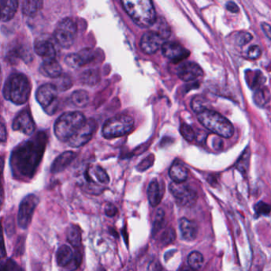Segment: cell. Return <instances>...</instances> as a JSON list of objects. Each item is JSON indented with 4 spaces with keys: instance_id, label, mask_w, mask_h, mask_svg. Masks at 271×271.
<instances>
[{
    "instance_id": "cell-1",
    "label": "cell",
    "mask_w": 271,
    "mask_h": 271,
    "mask_svg": "<svg viewBox=\"0 0 271 271\" xmlns=\"http://www.w3.org/2000/svg\"><path fill=\"white\" fill-rule=\"evenodd\" d=\"M46 140L44 133H39L14 150L11 165L15 178L26 180L33 177L42 158Z\"/></svg>"
},
{
    "instance_id": "cell-2",
    "label": "cell",
    "mask_w": 271,
    "mask_h": 271,
    "mask_svg": "<svg viewBox=\"0 0 271 271\" xmlns=\"http://www.w3.org/2000/svg\"><path fill=\"white\" fill-rule=\"evenodd\" d=\"M122 4L129 17L141 28H148L155 23L156 14L151 1L125 0Z\"/></svg>"
},
{
    "instance_id": "cell-3",
    "label": "cell",
    "mask_w": 271,
    "mask_h": 271,
    "mask_svg": "<svg viewBox=\"0 0 271 271\" xmlns=\"http://www.w3.org/2000/svg\"><path fill=\"white\" fill-rule=\"evenodd\" d=\"M3 93L6 100L22 105L29 100L31 93V84L25 75L14 73L6 81Z\"/></svg>"
},
{
    "instance_id": "cell-4",
    "label": "cell",
    "mask_w": 271,
    "mask_h": 271,
    "mask_svg": "<svg viewBox=\"0 0 271 271\" xmlns=\"http://www.w3.org/2000/svg\"><path fill=\"white\" fill-rule=\"evenodd\" d=\"M86 121L85 116L81 112H66L56 121L54 133L58 140L67 143L81 128Z\"/></svg>"
},
{
    "instance_id": "cell-5",
    "label": "cell",
    "mask_w": 271,
    "mask_h": 271,
    "mask_svg": "<svg viewBox=\"0 0 271 271\" xmlns=\"http://www.w3.org/2000/svg\"><path fill=\"white\" fill-rule=\"evenodd\" d=\"M197 119L205 128L221 137L229 139L234 134V127L230 121L212 110H204L197 114Z\"/></svg>"
},
{
    "instance_id": "cell-6",
    "label": "cell",
    "mask_w": 271,
    "mask_h": 271,
    "mask_svg": "<svg viewBox=\"0 0 271 271\" xmlns=\"http://www.w3.org/2000/svg\"><path fill=\"white\" fill-rule=\"evenodd\" d=\"M133 126L134 119L130 115H118L105 122L101 134L106 140H112L126 136L132 131Z\"/></svg>"
},
{
    "instance_id": "cell-7",
    "label": "cell",
    "mask_w": 271,
    "mask_h": 271,
    "mask_svg": "<svg viewBox=\"0 0 271 271\" xmlns=\"http://www.w3.org/2000/svg\"><path fill=\"white\" fill-rule=\"evenodd\" d=\"M77 25L71 18L59 22L54 31L53 38L62 48L69 49L74 44L77 37Z\"/></svg>"
},
{
    "instance_id": "cell-8",
    "label": "cell",
    "mask_w": 271,
    "mask_h": 271,
    "mask_svg": "<svg viewBox=\"0 0 271 271\" xmlns=\"http://www.w3.org/2000/svg\"><path fill=\"white\" fill-rule=\"evenodd\" d=\"M58 90L53 84H46L37 89L36 99L48 115H52L58 108Z\"/></svg>"
},
{
    "instance_id": "cell-9",
    "label": "cell",
    "mask_w": 271,
    "mask_h": 271,
    "mask_svg": "<svg viewBox=\"0 0 271 271\" xmlns=\"http://www.w3.org/2000/svg\"><path fill=\"white\" fill-rule=\"evenodd\" d=\"M169 190L181 206L193 207L197 202V193L193 188L187 185L172 182L169 186Z\"/></svg>"
},
{
    "instance_id": "cell-10",
    "label": "cell",
    "mask_w": 271,
    "mask_h": 271,
    "mask_svg": "<svg viewBox=\"0 0 271 271\" xmlns=\"http://www.w3.org/2000/svg\"><path fill=\"white\" fill-rule=\"evenodd\" d=\"M38 202V198L33 194L26 196L22 200L18 214V223L21 229H26L30 226L33 212Z\"/></svg>"
},
{
    "instance_id": "cell-11",
    "label": "cell",
    "mask_w": 271,
    "mask_h": 271,
    "mask_svg": "<svg viewBox=\"0 0 271 271\" xmlns=\"http://www.w3.org/2000/svg\"><path fill=\"white\" fill-rule=\"evenodd\" d=\"M97 128V123L94 119H88L78 130L77 133L67 142L68 145L72 147H80L85 145L91 140Z\"/></svg>"
},
{
    "instance_id": "cell-12",
    "label": "cell",
    "mask_w": 271,
    "mask_h": 271,
    "mask_svg": "<svg viewBox=\"0 0 271 271\" xmlns=\"http://www.w3.org/2000/svg\"><path fill=\"white\" fill-rule=\"evenodd\" d=\"M81 259V255L79 253L74 254L69 246H62L58 249L57 252V262L58 265L72 270L80 265Z\"/></svg>"
},
{
    "instance_id": "cell-13",
    "label": "cell",
    "mask_w": 271,
    "mask_h": 271,
    "mask_svg": "<svg viewBox=\"0 0 271 271\" xmlns=\"http://www.w3.org/2000/svg\"><path fill=\"white\" fill-rule=\"evenodd\" d=\"M54 41V38H51L49 36L42 35L37 37L34 42V51L44 61L56 59L57 50Z\"/></svg>"
},
{
    "instance_id": "cell-14",
    "label": "cell",
    "mask_w": 271,
    "mask_h": 271,
    "mask_svg": "<svg viewBox=\"0 0 271 271\" xmlns=\"http://www.w3.org/2000/svg\"><path fill=\"white\" fill-rule=\"evenodd\" d=\"M161 49L164 56L175 63L182 62L190 55V52L176 41H167L162 44Z\"/></svg>"
},
{
    "instance_id": "cell-15",
    "label": "cell",
    "mask_w": 271,
    "mask_h": 271,
    "mask_svg": "<svg viewBox=\"0 0 271 271\" xmlns=\"http://www.w3.org/2000/svg\"><path fill=\"white\" fill-rule=\"evenodd\" d=\"M12 127L17 131H20L27 136H31L35 130V123L33 122L29 110H22L14 119Z\"/></svg>"
},
{
    "instance_id": "cell-16",
    "label": "cell",
    "mask_w": 271,
    "mask_h": 271,
    "mask_svg": "<svg viewBox=\"0 0 271 271\" xmlns=\"http://www.w3.org/2000/svg\"><path fill=\"white\" fill-rule=\"evenodd\" d=\"M164 38L157 32H147L140 39V48L147 54H154L159 51L164 44Z\"/></svg>"
},
{
    "instance_id": "cell-17",
    "label": "cell",
    "mask_w": 271,
    "mask_h": 271,
    "mask_svg": "<svg viewBox=\"0 0 271 271\" xmlns=\"http://www.w3.org/2000/svg\"><path fill=\"white\" fill-rule=\"evenodd\" d=\"M94 59V52L91 49H83L76 54H71L65 58L67 65L72 68H80Z\"/></svg>"
},
{
    "instance_id": "cell-18",
    "label": "cell",
    "mask_w": 271,
    "mask_h": 271,
    "mask_svg": "<svg viewBox=\"0 0 271 271\" xmlns=\"http://www.w3.org/2000/svg\"><path fill=\"white\" fill-rule=\"evenodd\" d=\"M178 76L185 82L194 81L203 76V71L199 65L194 62L182 64L177 71Z\"/></svg>"
},
{
    "instance_id": "cell-19",
    "label": "cell",
    "mask_w": 271,
    "mask_h": 271,
    "mask_svg": "<svg viewBox=\"0 0 271 271\" xmlns=\"http://www.w3.org/2000/svg\"><path fill=\"white\" fill-rule=\"evenodd\" d=\"M32 57L33 56H32L30 49L21 44L13 46L7 54V58L11 63H15L19 59H22L26 62H30Z\"/></svg>"
},
{
    "instance_id": "cell-20",
    "label": "cell",
    "mask_w": 271,
    "mask_h": 271,
    "mask_svg": "<svg viewBox=\"0 0 271 271\" xmlns=\"http://www.w3.org/2000/svg\"><path fill=\"white\" fill-rule=\"evenodd\" d=\"M19 3L16 0H0V22H8L13 19Z\"/></svg>"
},
{
    "instance_id": "cell-21",
    "label": "cell",
    "mask_w": 271,
    "mask_h": 271,
    "mask_svg": "<svg viewBox=\"0 0 271 271\" xmlns=\"http://www.w3.org/2000/svg\"><path fill=\"white\" fill-rule=\"evenodd\" d=\"M41 74L51 78H58L62 73V68L56 59L44 61L40 67Z\"/></svg>"
},
{
    "instance_id": "cell-22",
    "label": "cell",
    "mask_w": 271,
    "mask_h": 271,
    "mask_svg": "<svg viewBox=\"0 0 271 271\" xmlns=\"http://www.w3.org/2000/svg\"><path fill=\"white\" fill-rule=\"evenodd\" d=\"M76 154L72 151H67V152L61 154L58 158H56L53 163H52L51 171L52 173H58L66 169L72 161L76 158Z\"/></svg>"
},
{
    "instance_id": "cell-23",
    "label": "cell",
    "mask_w": 271,
    "mask_h": 271,
    "mask_svg": "<svg viewBox=\"0 0 271 271\" xmlns=\"http://www.w3.org/2000/svg\"><path fill=\"white\" fill-rule=\"evenodd\" d=\"M180 230L183 239L191 241L195 240L197 237L198 227L194 221L183 218L180 220Z\"/></svg>"
},
{
    "instance_id": "cell-24",
    "label": "cell",
    "mask_w": 271,
    "mask_h": 271,
    "mask_svg": "<svg viewBox=\"0 0 271 271\" xmlns=\"http://www.w3.org/2000/svg\"><path fill=\"white\" fill-rule=\"evenodd\" d=\"M148 198L150 204L152 207H156L159 205L162 201V193L161 192L160 186L159 182L156 180L151 182L148 189Z\"/></svg>"
},
{
    "instance_id": "cell-25",
    "label": "cell",
    "mask_w": 271,
    "mask_h": 271,
    "mask_svg": "<svg viewBox=\"0 0 271 271\" xmlns=\"http://www.w3.org/2000/svg\"><path fill=\"white\" fill-rule=\"evenodd\" d=\"M246 81L251 88L257 90L262 87L266 78L260 71H248L246 73Z\"/></svg>"
},
{
    "instance_id": "cell-26",
    "label": "cell",
    "mask_w": 271,
    "mask_h": 271,
    "mask_svg": "<svg viewBox=\"0 0 271 271\" xmlns=\"http://www.w3.org/2000/svg\"><path fill=\"white\" fill-rule=\"evenodd\" d=\"M169 175L171 178L176 183H183L188 177V169L179 162H176L172 165Z\"/></svg>"
},
{
    "instance_id": "cell-27",
    "label": "cell",
    "mask_w": 271,
    "mask_h": 271,
    "mask_svg": "<svg viewBox=\"0 0 271 271\" xmlns=\"http://www.w3.org/2000/svg\"><path fill=\"white\" fill-rule=\"evenodd\" d=\"M42 1L26 0V1L22 2V13L24 14L26 16H29V17L34 16L42 8Z\"/></svg>"
},
{
    "instance_id": "cell-28",
    "label": "cell",
    "mask_w": 271,
    "mask_h": 271,
    "mask_svg": "<svg viewBox=\"0 0 271 271\" xmlns=\"http://www.w3.org/2000/svg\"><path fill=\"white\" fill-rule=\"evenodd\" d=\"M72 104L78 108H84L89 102V94L84 90H77L71 97Z\"/></svg>"
},
{
    "instance_id": "cell-29",
    "label": "cell",
    "mask_w": 271,
    "mask_h": 271,
    "mask_svg": "<svg viewBox=\"0 0 271 271\" xmlns=\"http://www.w3.org/2000/svg\"><path fill=\"white\" fill-rule=\"evenodd\" d=\"M68 241L74 247H79L81 244L82 236L80 229L76 225L69 227L67 232Z\"/></svg>"
},
{
    "instance_id": "cell-30",
    "label": "cell",
    "mask_w": 271,
    "mask_h": 271,
    "mask_svg": "<svg viewBox=\"0 0 271 271\" xmlns=\"http://www.w3.org/2000/svg\"><path fill=\"white\" fill-rule=\"evenodd\" d=\"M269 98H270V96H269V91L266 88L260 87L255 90L254 101L258 107L265 106L269 102Z\"/></svg>"
},
{
    "instance_id": "cell-31",
    "label": "cell",
    "mask_w": 271,
    "mask_h": 271,
    "mask_svg": "<svg viewBox=\"0 0 271 271\" xmlns=\"http://www.w3.org/2000/svg\"><path fill=\"white\" fill-rule=\"evenodd\" d=\"M187 262L190 267L195 270V269H201L204 262V258L201 253L198 251H194L189 254Z\"/></svg>"
},
{
    "instance_id": "cell-32",
    "label": "cell",
    "mask_w": 271,
    "mask_h": 271,
    "mask_svg": "<svg viewBox=\"0 0 271 271\" xmlns=\"http://www.w3.org/2000/svg\"><path fill=\"white\" fill-rule=\"evenodd\" d=\"M93 173L97 180L101 184H108L110 182V177L105 172V169H102L101 166H95L92 169Z\"/></svg>"
},
{
    "instance_id": "cell-33",
    "label": "cell",
    "mask_w": 271,
    "mask_h": 271,
    "mask_svg": "<svg viewBox=\"0 0 271 271\" xmlns=\"http://www.w3.org/2000/svg\"><path fill=\"white\" fill-rule=\"evenodd\" d=\"M180 133L185 140L189 142H192L195 138V134L191 126L186 123H183L180 126Z\"/></svg>"
},
{
    "instance_id": "cell-34",
    "label": "cell",
    "mask_w": 271,
    "mask_h": 271,
    "mask_svg": "<svg viewBox=\"0 0 271 271\" xmlns=\"http://www.w3.org/2000/svg\"><path fill=\"white\" fill-rule=\"evenodd\" d=\"M176 236V232L173 229H172V228L168 229L165 231L162 236H161V243L164 245H168V244L172 243V242L175 241Z\"/></svg>"
},
{
    "instance_id": "cell-35",
    "label": "cell",
    "mask_w": 271,
    "mask_h": 271,
    "mask_svg": "<svg viewBox=\"0 0 271 271\" xmlns=\"http://www.w3.org/2000/svg\"><path fill=\"white\" fill-rule=\"evenodd\" d=\"M164 223H165V212L162 209H159L155 214V220H154V233H157L160 230Z\"/></svg>"
},
{
    "instance_id": "cell-36",
    "label": "cell",
    "mask_w": 271,
    "mask_h": 271,
    "mask_svg": "<svg viewBox=\"0 0 271 271\" xmlns=\"http://www.w3.org/2000/svg\"><path fill=\"white\" fill-rule=\"evenodd\" d=\"M57 87L58 91H65L70 88L72 85V80L67 76H60L58 77V83L54 84Z\"/></svg>"
},
{
    "instance_id": "cell-37",
    "label": "cell",
    "mask_w": 271,
    "mask_h": 271,
    "mask_svg": "<svg viewBox=\"0 0 271 271\" xmlns=\"http://www.w3.org/2000/svg\"><path fill=\"white\" fill-rule=\"evenodd\" d=\"M192 109L197 114L202 112L204 110L208 109L205 106V99L201 97H197L193 99L191 102Z\"/></svg>"
},
{
    "instance_id": "cell-38",
    "label": "cell",
    "mask_w": 271,
    "mask_h": 271,
    "mask_svg": "<svg viewBox=\"0 0 271 271\" xmlns=\"http://www.w3.org/2000/svg\"><path fill=\"white\" fill-rule=\"evenodd\" d=\"M255 212L258 215H267L270 212L271 205L266 203L259 202L255 205Z\"/></svg>"
},
{
    "instance_id": "cell-39",
    "label": "cell",
    "mask_w": 271,
    "mask_h": 271,
    "mask_svg": "<svg viewBox=\"0 0 271 271\" xmlns=\"http://www.w3.org/2000/svg\"><path fill=\"white\" fill-rule=\"evenodd\" d=\"M262 51L258 46H253L250 47L247 51V56L251 59L255 60L260 58Z\"/></svg>"
},
{
    "instance_id": "cell-40",
    "label": "cell",
    "mask_w": 271,
    "mask_h": 271,
    "mask_svg": "<svg viewBox=\"0 0 271 271\" xmlns=\"http://www.w3.org/2000/svg\"><path fill=\"white\" fill-rule=\"evenodd\" d=\"M7 256L5 243L4 239V231H3L2 221L0 220V259Z\"/></svg>"
},
{
    "instance_id": "cell-41",
    "label": "cell",
    "mask_w": 271,
    "mask_h": 271,
    "mask_svg": "<svg viewBox=\"0 0 271 271\" xmlns=\"http://www.w3.org/2000/svg\"><path fill=\"white\" fill-rule=\"evenodd\" d=\"M251 39H252V36L249 33H240L237 36V44L240 46H244L251 41Z\"/></svg>"
},
{
    "instance_id": "cell-42",
    "label": "cell",
    "mask_w": 271,
    "mask_h": 271,
    "mask_svg": "<svg viewBox=\"0 0 271 271\" xmlns=\"http://www.w3.org/2000/svg\"><path fill=\"white\" fill-rule=\"evenodd\" d=\"M7 271H23L20 265H18L13 259H8L6 262Z\"/></svg>"
},
{
    "instance_id": "cell-43",
    "label": "cell",
    "mask_w": 271,
    "mask_h": 271,
    "mask_svg": "<svg viewBox=\"0 0 271 271\" xmlns=\"http://www.w3.org/2000/svg\"><path fill=\"white\" fill-rule=\"evenodd\" d=\"M147 271H167L166 269L164 268L162 265L159 263L156 260H154L152 262H150L149 265L148 266V269Z\"/></svg>"
},
{
    "instance_id": "cell-44",
    "label": "cell",
    "mask_w": 271,
    "mask_h": 271,
    "mask_svg": "<svg viewBox=\"0 0 271 271\" xmlns=\"http://www.w3.org/2000/svg\"><path fill=\"white\" fill-rule=\"evenodd\" d=\"M117 212H118V209H117L116 207L113 204H105V215H108L110 217H113L116 215Z\"/></svg>"
},
{
    "instance_id": "cell-45",
    "label": "cell",
    "mask_w": 271,
    "mask_h": 271,
    "mask_svg": "<svg viewBox=\"0 0 271 271\" xmlns=\"http://www.w3.org/2000/svg\"><path fill=\"white\" fill-rule=\"evenodd\" d=\"M8 134H7V129L3 123H0V143H5L7 141Z\"/></svg>"
},
{
    "instance_id": "cell-46",
    "label": "cell",
    "mask_w": 271,
    "mask_h": 271,
    "mask_svg": "<svg viewBox=\"0 0 271 271\" xmlns=\"http://www.w3.org/2000/svg\"><path fill=\"white\" fill-rule=\"evenodd\" d=\"M262 30H263L265 35H266L269 40H271V26H269L268 23H262Z\"/></svg>"
},
{
    "instance_id": "cell-47",
    "label": "cell",
    "mask_w": 271,
    "mask_h": 271,
    "mask_svg": "<svg viewBox=\"0 0 271 271\" xmlns=\"http://www.w3.org/2000/svg\"><path fill=\"white\" fill-rule=\"evenodd\" d=\"M226 8L229 10V12H233V13H238L240 11L238 6L233 2L228 3Z\"/></svg>"
},
{
    "instance_id": "cell-48",
    "label": "cell",
    "mask_w": 271,
    "mask_h": 271,
    "mask_svg": "<svg viewBox=\"0 0 271 271\" xmlns=\"http://www.w3.org/2000/svg\"><path fill=\"white\" fill-rule=\"evenodd\" d=\"M4 201V192L3 186L0 185V208L2 207Z\"/></svg>"
},
{
    "instance_id": "cell-49",
    "label": "cell",
    "mask_w": 271,
    "mask_h": 271,
    "mask_svg": "<svg viewBox=\"0 0 271 271\" xmlns=\"http://www.w3.org/2000/svg\"><path fill=\"white\" fill-rule=\"evenodd\" d=\"M4 160L2 158H0V178L2 176L3 172H4Z\"/></svg>"
},
{
    "instance_id": "cell-50",
    "label": "cell",
    "mask_w": 271,
    "mask_h": 271,
    "mask_svg": "<svg viewBox=\"0 0 271 271\" xmlns=\"http://www.w3.org/2000/svg\"><path fill=\"white\" fill-rule=\"evenodd\" d=\"M0 271H7V266H6V262H3L0 261Z\"/></svg>"
},
{
    "instance_id": "cell-51",
    "label": "cell",
    "mask_w": 271,
    "mask_h": 271,
    "mask_svg": "<svg viewBox=\"0 0 271 271\" xmlns=\"http://www.w3.org/2000/svg\"><path fill=\"white\" fill-rule=\"evenodd\" d=\"M178 271H195L194 269H191V268L183 267L179 269Z\"/></svg>"
},
{
    "instance_id": "cell-52",
    "label": "cell",
    "mask_w": 271,
    "mask_h": 271,
    "mask_svg": "<svg viewBox=\"0 0 271 271\" xmlns=\"http://www.w3.org/2000/svg\"><path fill=\"white\" fill-rule=\"evenodd\" d=\"M1 83H2V72H1V69H0V86H1Z\"/></svg>"
}]
</instances>
